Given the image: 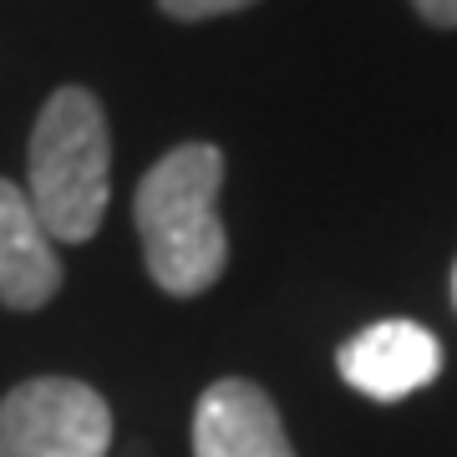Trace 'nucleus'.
<instances>
[{"instance_id":"5","label":"nucleus","mask_w":457,"mask_h":457,"mask_svg":"<svg viewBox=\"0 0 457 457\" xmlns=\"http://www.w3.org/2000/svg\"><path fill=\"white\" fill-rule=\"evenodd\" d=\"M194 457H295L279 407L254 381H213L194 411Z\"/></svg>"},{"instance_id":"8","label":"nucleus","mask_w":457,"mask_h":457,"mask_svg":"<svg viewBox=\"0 0 457 457\" xmlns=\"http://www.w3.org/2000/svg\"><path fill=\"white\" fill-rule=\"evenodd\" d=\"M417 16L432 21V26H457V0H411Z\"/></svg>"},{"instance_id":"9","label":"nucleus","mask_w":457,"mask_h":457,"mask_svg":"<svg viewBox=\"0 0 457 457\" xmlns=\"http://www.w3.org/2000/svg\"><path fill=\"white\" fill-rule=\"evenodd\" d=\"M453 300H457V270H453Z\"/></svg>"},{"instance_id":"4","label":"nucleus","mask_w":457,"mask_h":457,"mask_svg":"<svg viewBox=\"0 0 457 457\" xmlns=\"http://www.w3.org/2000/svg\"><path fill=\"white\" fill-rule=\"evenodd\" d=\"M341 376L371 402H402L442 371V345L417 320H376L341 345Z\"/></svg>"},{"instance_id":"1","label":"nucleus","mask_w":457,"mask_h":457,"mask_svg":"<svg viewBox=\"0 0 457 457\" xmlns=\"http://www.w3.org/2000/svg\"><path fill=\"white\" fill-rule=\"evenodd\" d=\"M219 188H224V153L213 143L173 147L137 183L132 219H137L147 275L158 279V290L179 300L204 295L228 264Z\"/></svg>"},{"instance_id":"2","label":"nucleus","mask_w":457,"mask_h":457,"mask_svg":"<svg viewBox=\"0 0 457 457\" xmlns=\"http://www.w3.org/2000/svg\"><path fill=\"white\" fill-rule=\"evenodd\" d=\"M31 204L51 239L82 245L102 228L112 194V132L87 87L51 92L31 128Z\"/></svg>"},{"instance_id":"3","label":"nucleus","mask_w":457,"mask_h":457,"mask_svg":"<svg viewBox=\"0 0 457 457\" xmlns=\"http://www.w3.org/2000/svg\"><path fill=\"white\" fill-rule=\"evenodd\" d=\"M112 411L71 376L21 381L0 402V457H107Z\"/></svg>"},{"instance_id":"6","label":"nucleus","mask_w":457,"mask_h":457,"mask_svg":"<svg viewBox=\"0 0 457 457\" xmlns=\"http://www.w3.org/2000/svg\"><path fill=\"white\" fill-rule=\"evenodd\" d=\"M62 290L56 239L41 224L31 194L0 179V300L11 311H41Z\"/></svg>"},{"instance_id":"7","label":"nucleus","mask_w":457,"mask_h":457,"mask_svg":"<svg viewBox=\"0 0 457 457\" xmlns=\"http://www.w3.org/2000/svg\"><path fill=\"white\" fill-rule=\"evenodd\" d=\"M173 21H209V16H228V11H245L254 0H158Z\"/></svg>"}]
</instances>
